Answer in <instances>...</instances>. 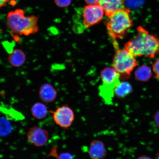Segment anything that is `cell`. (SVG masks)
I'll return each mask as SVG.
<instances>
[{"mask_svg":"<svg viewBox=\"0 0 159 159\" xmlns=\"http://www.w3.org/2000/svg\"><path fill=\"white\" fill-rule=\"evenodd\" d=\"M125 48L135 57L153 58L159 54V39L140 26L136 35L126 43Z\"/></svg>","mask_w":159,"mask_h":159,"instance_id":"obj_1","label":"cell"},{"mask_svg":"<svg viewBox=\"0 0 159 159\" xmlns=\"http://www.w3.org/2000/svg\"><path fill=\"white\" fill-rule=\"evenodd\" d=\"M38 17L34 15L25 16L22 10L10 12L7 16V25L12 35L28 36L39 31Z\"/></svg>","mask_w":159,"mask_h":159,"instance_id":"obj_2","label":"cell"},{"mask_svg":"<svg viewBox=\"0 0 159 159\" xmlns=\"http://www.w3.org/2000/svg\"><path fill=\"white\" fill-rule=\"evenodd\" d=\"M133 25L130 10L126 7L113 14L106 23L107 32L113 41L124 37Z\"/></svg>","mask_w":159,"mask_h":159,"instance_id":"obj_3","label":"cell"},{"mask_svg":"<svg viewBox=\"0 0 159 159\" xmlns=\"http://www.w3.org/2000/svg\"><path fill=\"white\" fill-rule=\"evenodd\" d=\"M116 49L112 61V67L120 75V78H127L137 66V61L134 55L125 48Z\"/></svg>","mask_w":159,"mask_h":159,"instance_id":"obj_4","label":"cell"},{"mask_svg":"<svg viewBox=\"0 0 159 159\" xmlns=\"http://www.w3.org/2000/svg\"><path fill=\"white\" fill-rule=\"evenodd\" d=\"M101 77L102 84L99 87L101 96L105 101H111L114 96V91L120 83V75L111 67L105 68L101 71Z\"/></svg>","mask_w":159,"mask_h":159,"instance_id":"obj_5","label":"cell"},{"mask_svg":"<svg viewBox=\"0 0 159 159\" xmlns=\"http://www.w3.org/2000/svg\"><path fill=\"white\" fill-rule=\"evenodd\" d=\"M105 14L99 4L88 5L83 9V23L87 28L93 26L102 20Z\"/></svg>","mask_w":159,"mask_h":159,"instance_id":"obj_6","label":"cell"},{"mask_svg":"<svg viewBox=\"0 0 159 159\" xmlns=\"http://www.w3.org/2000/svg\"><path fill=\"white\" fill-rule=\"evenodd\" d=\"M52 113L55 124L61 128L68 129L74 122V112L72 109L67 105L59 107Z\"/></svg>","mask_w":159,"mask_h":159,"instance_id":"obj_7","label":"cell"},{"mask_svg":"<svg viewBox=\"0 0 159 159\" xmlns=\"http://www.w3.org/2000/svg\"><path fill=\"white\" fill-rule=\"evenodd\" d=\"M30 142L37 147H42L47 143L49 133L46 130L39 127H33L29 129L27 134Z\"/></svg>","mask_w":159,"mask_h":159,"instance_id":"obj_8","label":"cell"},{"mask_svg":"<svg viewBox=\"0 0 159 159\" xmlns=\"http://www.w3.org/2000/svg\"><path fill=\"white\" fill-rule=\"evenodd\" d=\"M126 0H100L99 5L104 10L105 14L109 17L113 14L125 7Z\"/></svg>","mask_w":159,"mask_h":159,"instance_id":"obj_9","label":"cell"},{"mask_svg":"<svg viewBox=\"0 0 159 159\" xmlns=\"http://www.w3.org/2000/svg\"><path fill=\"white\" fill-rule=\"evenodd\" d=\"M88 153L91 159H102L106 156L107 152L104 143L95 139L91 142Z\"/></svg>","mask_w":159,"mask_h":159,"instance_id":"obj_10","label":"cell"},{"mask_svg":"<svg viewBox=\"0 0 159 159\" xmlns=\"http://www.w3.org/2000/svg\"><path fill=\"white\" fill-rule=\"evenodd\" d=\"M39 95L40 98L43 102L51 103L56 98L57 93L56 89L52 85L49 83H45L40 87Z\"/></svg>","mask_w":159,"mask_h":159,"instance_id":"obj_11","label":"cell"},{"mask_svg":"<svg viewBox=\"0 0 159 159\" xmlns=\"http://www.w3.org/2000/svg\"><path fill=\"white\" fill-rule=\"evenodd\" d=\"M26 59L25 53L20 49H15L9 53L8 61L12 66L20 67L24 64Z\"/></svg>","mask_w":159,"mask_h":159,"instance_id":"obj_12","label":"cell"},{"mask_svg":"<svg viewBox=\"0 0 159 159\" xmlns=\"http://www.w3.org/2000/svg\"><path fill=\"white\" fill-rule=\"evenodd\" d=\"M152 70L150 67L146 65L139 67L135 72V77L137 80L145 82L148 81L152 76Z\"/></svg>","mask_w":159,"mask_h":159,"instance_id":"obj_13","label":"cell"},{"mask_svg":"<svg viewBox=\"0 0 159 159\" xmlns=\"http://www.w3.org/2000/svg\"><path fill=\"white\" fill-rule=\"evenodd\" d=\"M132 91V87L130 83L127 82H120L115 89L114 96L119 98H124L130 94Z\"/></svg>","mask_w":159,"mask_h":159,"instance_id":"obj_14","label":"cell"},{"mask_svg":"<svg viewBox=\"0 0 159 159\" xmlns=\"http://www.w3.org/2000/svg\"><path fill=\"white\" fill-rule=\"evenodd\" d=\"M31 112L33 116L35 118L41 119L44 118L48 114V111L45 105L43 103H35L32 107Z\"/></svg>","mask_w":159,"mask_h":159,"instance_id":"obj_15","label":"cell"},{"mask_svg":"<svg viewBox=\"0 0 159 159\" xmlns=\"http://www.w3.org/2000/svg\"><path fill=\"white\" fill-rule=\"evenodd\" d=\"M12 130V127L9 121L3 117H0V136H7Z\"/></svg>","mask_w":159,"mask_h":159,"instance_id":"obj_16","label":"cell"},{"mask_svg":"<svg viewBox=\"0 0 159 159\" xmlns=\"http://www.w3.org/2000/svg\"><path fill=\"white\" fill-rule=\"evenodd\" d=\"M50 154L51 156L55 157L57 159H76L73 155L68 152H61L58 154L56 148L53 149Z\"/></svg>","mask_w":159,"mask_h":159,"instance_id":"obj_17","label":"cell"},{"mask_svg":"<svg viewBox=\"0 0 159 159\" xmlns=\"http://www.w3.org/2000/svg\"><path fill=\"white\" fill-rule=\"evenodd\" d=\"M71 0H55L56 4L59 7H68L70 4Z\"/></svg>","mask_w":159,"mask_h":159,"instance_id":"obj_18","label":"cell"},{"mask_svg":"<svg viewBox=\"0 0 159 159\" xmlns=\"http://www.w3.org/2000/svg\"><path fill=\"white\" fill-rule=\"evenodd\" d=\"M153 70L156 75V78L159 79V59L157 60L152 65Z\"/></svg>","mask_w":159,"mask_h":159,"instance_id":"obj_19","label":"cell"},{"mask_svg":"<svg viewBox=\"0 0 159 159\" xmlns=\"http://www.w3.org/2000/svg\"><path fill=\"white\" fill-rule=\"evenodd\" d=\"M154 119L156 126L159 128V110L155 114Z\"/></svg>","mask_w":159,"mask_h":159,"instance_id":"obj_20","label":"cell"},{"mask_svg":"<svg viewBox=\"0 0 159 159\" xmlns=\"http://www.w3.org/2000/svg\"><path fill=\"white\" fill-rule=\"evenodd\" d=\"M100 0H85L88 5H94L98 4Z\"/></svg>","mask_w":159,"mask_h":159,"instance_id":"obj_21","label":"cell"},{"mask_svg":"<svg viewBox=\"0 0 159 159\" xmlns=\"http://www.w3.org/2000/svg\"><path fill=\"white\" fill-rule=\"evenodd\" d=\"M11 0H0V9L7 5V3Z\"/></svg>","mask_w":159,"mask_h":159,"instance_id":"obj_22","label":"cell"},{"mask_svg":"<svg viewBox=\"0 0 159 159\" xmlns=\"http://www.w3.org/2000/svg\"><path fill=\"white\" fill-rule=\"evenodd\" d=\"M137 159H152V158L150 157L146 156H141L139 157V158Z\"/></svg>","mask_w":159,"mask_h":159,"instance_id":"obj_23","label":"cell"},{"mask_svg":"<svg viewBox=\"0 0 159 159\" xmlns=\"http://www.w3.org/2000/svg\"><path fill=\"white\" fill-rule=\"evenodd\" d=\"M157 156V159H159V154H158Z\"/></svg>","mask_w":159,"mask_h":159,"instance_id":"obj_24","label":"cell"}]
</instances>
